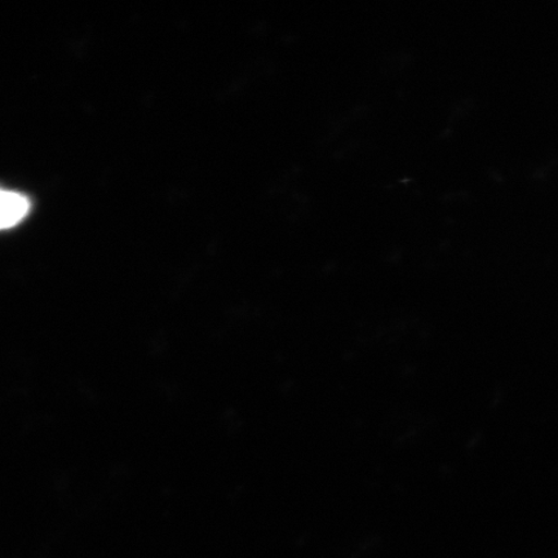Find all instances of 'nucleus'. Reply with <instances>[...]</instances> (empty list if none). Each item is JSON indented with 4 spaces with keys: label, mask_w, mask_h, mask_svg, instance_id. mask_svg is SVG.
<instances>
[{
    "label": "nucleus",
    "mask_w": 558,
    "mask_h": 558,
    "mask_svg": "<svg viewBox=\"0 0 558 558\" xmlns=\"http://www.w3.org/2000/svg\"><path fill=\"white\" fill-rule=\"evenodd\" d=\"M31 211V201L25 195L0 187V230L20 225Z\"/></svg>",
    "instance_id": "obj_1"
}]
</instances>
